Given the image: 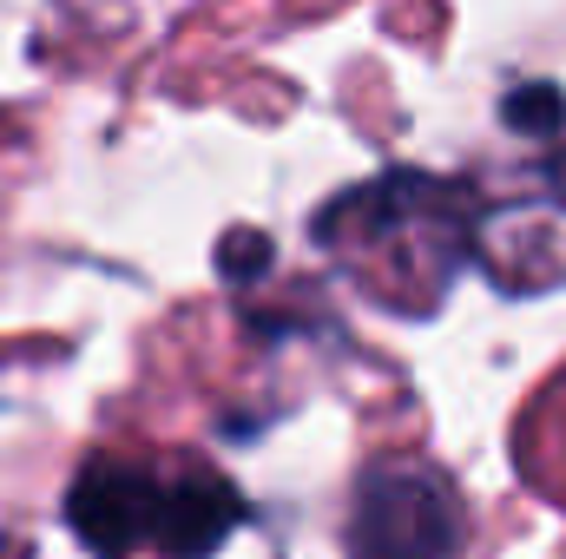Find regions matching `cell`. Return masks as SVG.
<instances>
[{
	"mask_svg": "<svg viewBox=\"0 0 566 559\" xmlns=\"http://www.w3.org/2000/svg\"><path fill=\"white\" fill-rule=\"evenodd\" d=\"M73 520L93 547L119 553V547H139V540H165L171 553L191 559V547L178 540V527H198L205 540L224 534L231 520V494L205 474L191 481H158V474H113V467H93L80 500H73Z\"/></svg>",
	"mask_w": 566,
	"mask_h": 559,
	"instance_id": "obj_1",
	"label": "cell"
},
{
	"mask_svg": "<svg viewBox=\"0 0 566 559\" xmlns=\"http://www.w3.org/2000/svg\"><path fill=\"white\" fill-rule=\"evenodd\" d=\"M461 540V500L441 474L376 467L356 487L349 553L356 559H448Z\"/></svg>",
	"mask_w": 566,
	"mask_h": 559,
	"instance_id": "obj_2",
	"label": "cell"
}]
</instances>
